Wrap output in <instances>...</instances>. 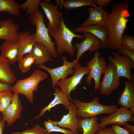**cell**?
Returning <instances> with one entry per match:
<instances>
[{
    "mask_svg": "<svg viewBox=\"0 0 134 134\" xmlns=\"http://www.w3.org/2000/svg\"><path fill=\"white\" fill-rule=\"evenodd\" d=\"M131 3L127 0L115 2L109 13L104 27L107 35L106 47L110 50L117 49L121 45L122 36L131 20L128 19L130 16L128 9Z\"/></svg>",
    "mask_w": 134,
    "mask_h": 134,
    "instance_id": "cell-1",
    "label": "cell"
},
{
    "mask_svg": "<svg viewBox=\"0 0 134 134\" xmlns=\"http://www.w3.org/2000/svg\"><path fill=\"white\" fill-rule=\"evenodd\" d=\"M49 32L50 36L55 40L56 51L58 55H62L65 52L70 56H73L76 49L72 43L73 39L75 38H85L84 35L75 34L70 30L66 25L63 18L59 26L55 29L49 30Z\"/></svg>",
    "mask_w": 134,
    "mask_h": 134,
    "instance_id": "cell-2",
    "label": "cell"
},
{
    "mask_svg": "<svg viewBox=\"0 0 134 134\" xmlns=\"http://www.w3.org/2000/svg\"><path fill=\"white\" fill-rule=\"evenodd\" d=\"M29 21L33 25L36 27V32L34 34L36 42L44 46L53 57H58V55L55 47L56 43L52 41L49 35V30L44 23L42 12L38 8L30 15Z\"/></svg>",
    "mask_w": 134,
    "mask_h": 134,
    "instance_id": "cell-3",
    "label": "cell"
},
{
    "mask_svg": "<svg viewBox=\"0 0 134 134\" xmlns=\"http://www.w3.org/2000/svg\"><path fill=\"white\" fill-rule=\"evenodd\" d=\"M48 75L42 70L37 69L28 77L22 79H18L15 84L11 86V89L14 94H21L25 96L29 101H34L33 93L37 90L39 83L45 79Z\"/></svg>",
    "mask_w": 134,
    "mask_h": 134,
    "instance_id": "cell-4",
    "label": "cell"
},
{
    "mask_svg": "<svg viewBox=\"0 0 134 134\" xmlns=\"http://www.w3.org/2000/svg\"><path fill=\"white\" fill-rule=\"evenodd\" d=\"M99 98L95 97L89 102H84L78 99L73 100L72 101L76 106L77 116L82 119L94 117L103 114H110L118 108L115 105H105L100 104Z\"/></svg>",
    "mask_w": 134,
    "mask_h": 134,
    "instance_id": "cell-5",
    "label": "cell"
},
{
    "mask_svg": "<svg viewBox=\"0 0 134 134\" xmlns=\"http://www.w3.org/2000/svg\"><path fill=\"white\" fill-rule=\"evenodd\" d=\"M100 55L98 50L95 51L93 58L87 63V65L89 72L85 82L88 85H90L92 83V79L94 80V92L96 90L99 91L101 77L107 67L105 59L103 57H100Z\"/></svg>",
    "mask_w": 134,
    "mask_h": 134,
    "instance_id": "cell-6",
    "label": "cell"
},
{
    "mask_svg": "<svg viewBox=\"0 0 134 134\" xmlns=\"http://www.w3.org/2000/svg\"><path fill=\"white\" fill-rule=\"evenodd\" d=\"M74 72L73 75L59 81L56 86L67 97L70 101L73 100L70 96L71 92L75 90L78 85L80 83L85 75H88L89 69L87 67H84L78 63L74 68Z\"/></svg>",
    "mask_w": 134,
    "mask_h": 134,
    "instance_id": "cell-7",
    "label": "cell"
},
{
    "mask_svg": "<svg viewBox=\"0 0 134 134\" xmlns=\"http://www.w3.org/2000/svg\"><path fill=\"white\" fill-rule=\"evenodd\" d=\"M63 60V65L60 67L54 68L48 67L43 65L37 66V67L43 69L47 71L49 74L52 80V87H56L57 83L60 80L67 78L70 74H73L74 68L79 63L76 59L71 62L67 60V57L64 56L62 57Z\"/></svg>",
    "mask_w": 134,
    "mask_h": 134,
    "instance_id": "cell-8",
    "label": "cell"
},
{
    "mask_svg": "<svg viewBox=\"0 0 134 134\" xmlns=\"http://www.w3.org/2000/svg\"><path fill=\"white\" fill-rule=\"evenodd\" d=\"M112 54L113 56H109L108 60L114 66L117 75L120 77L126 78L129 81H134L131 70L134 68V61L116 52H113Z\"/></svg>",
    "mask_w": 134,
    "mask_h": 134,
    "instance_id": "cell-9",
    "label": "cell"
},
{
    "mask_svg": "<svg viewBox=\"0 0 134 134\" xmlns=\"http://www.w3.org/2000/svg\"><path fill=\"white\" fill-rule=\"evenodd\" d=\"M103 77L100 81L99 91L101 94L107 96L117 90L120 85V79L117 75L113 66L110 63L104 73Z\"/></svg>",
    "mask_w": 134,
    "mask_h": 134,
    "instance_id": "cell-10",
    "label": "cell"
},
{
    "mask_svg": "<svg viewBox=\"0 0 134 134\" xmlns=\"http://www.w3.org/2000/svg\"><path fill=\"white\" fill-rule=\"evenodd\" d=\"M133 116L128 109L122 107L118 108L108 116L100 119V123L99 124V130L113 124L123 125L129 122L134 123Z\"/></svg>",
    "mask_w": 134,
    "mask_h": 134,
    "instance_id": "cell-11",
    "label": "cell"
},
{
    "mask_svg": "<svg viewBox=\"0 0 134 134\" xmlns=\"http://www.w3.org/2000/svg\"><path fill=\"white\" fill-rule=\"evenodd\" d=\"M77 109L75 105L70 101L68 108V113L63 115L60 121H53V123L60 127L69 129L74 134H79L81 129L79 126L76 117Z\"/></svg>",
    "mask_w": 134,
    "mask_h": 134,
    "instance_id": "cell-12",
    "label": "cell"
},
{
    "mask_svg": "<svg viewBox=\"0 0 134 134\" xmlns=\"http://www.w3.org/2000/svg\"><path fill=\"white\" fill-rule=\"evenodd\" d=\"M40 6L48 20L47 27L49 30L55 29L59 26L63 13L60 11L58 6L46 0L41 1Z\"/></svg>",
    "mask_w": 134,
    "mask_h": 134,
    "instance_id": "cell-13",
    "label": "cell"
},
{
    "mask_svg": "<svg viewBox=\"0 0 134 134\" xmlns=\"http://www.w3.org/2000/svg\"><path fill=\"white\" fill-rule=\"evenodd\" d=\"M22 105L19 94H13L9 104L2 113V119L7 123L8 126L12 125L17 120L20 118L22 110Z\"/></svg>",
    "mask_w": 134,
    "mask_h": 134,
    "instance_id": "cell-14",
    "label": "cell"
},
{
    "mask_svg": "<svg viewBox=\"0 0 134 134\" xmlns=\"http://www.w3.org/2000/svg\"><path fill=\"white\" fill-rule=\"evenodd\" d=\"M83 34L85 39L80 42L75 44L77 50L76 59L77 61L87 51L90 52L95 51L102 48L101 42L99 39L90 33H84Z\"/></svg>",
    "mask_w": 134,
    "mask_h": 134,
    "instance_id": "cell-15",
    "label": "cell"
},
{
    "mask_svg": "<svg viewBox=\"0 0 134 134\" xmlns=\"http://www.w3.org/2000/svg\"><path fill=\"white\" fill-rule=\"evenodd\" d=\"M18 44V54L17 62L24 57L25 55L30 53L36 42L34 34H31L28 31L19 33L17 41Z\"/></svg>",
    "mask_w": 134,
    "mask_h": 134,
    "instance_id": "cell-16",
    "label": "cell"
},
{
    "mask_svg": "<svg viewBox=\"0 0 134 134\" xmlns=\"http://www.w3.org/2000/svg\"><path fill=\"white\" fill-rule=\"evenodd\" d=\"M88 10V18L79 27L96 25L104 27L109 13L104 10L103 7L99 6L96 8L89 6Z\"/></svg>",
    "mask_w": 134,
    "mask_h": 134,
    "instance_id": "cell-17",
    "label": "cell"
},
{
    "mask_svg": "<svg viewBox=\"0 0 134 134\" xmlns=\"http://www.w3.org/2000/svg\"><path fill=\"white\" fill-rule=\"evenodd\" d=\"M20 27L19 24L14 23L11 19L0 21V39L4 41H17Z\"/></svg>",
    "mask_w": 134,
    "mask_h": 134,
    "instance_id": "cell-18",
    "label": "cell"
},
{
    "mask_svg": "<svg viewBox=\"0 0 134 134\" xmlns=\"http://www.w3.org/2000/svg\"><path fill=\"white\" fill-rule=\"evenodd\" d=\"M54 91V97L53 99L47 106L42 108L39 114L31 121L41 117L44 115L46 111L49 112L52 108L59 104L63 105L66 109H68L70 101L67 97L58 87L55 88Z\"/></svg>",
    "mask_w": 134,
    "mask_h": 134,
    "instance_id": "cell-19",
    "label": "cell"
},
{
    "mask_svg": "<svg viewBox=\"0 0 134 134\" xmlns=\"http://www.w3.org/2000/svg\"><path fill=\"white\" fill-rule=\"evenodd\" d=\"M125 88L117 101L122 107L128 109L134 107V81L125 80Z\"/></svg>",
    "mask_w": 134,
    "mask_h": 134,
    "instance_id": "cell-20",
    "label": "cell"
},
{
    "mask_svg": "<svg viewBox=\"0 0 134 134\" xmlns=\"http://www.w3.org/2000/svg\"><path fill=\"white\" fill-rule=\"evenodd\" d=\"M0 56L10 64H13L17 62L18 53L17 41H4L0 47Z\"/></svg>",
    "mask_w": 134,
    "mask_h": 134,
    "instance_id": "cell-21",
    "label": "cell"
},
{
    "mask_svg": "<svg viewBox=\"0 0 134 134\" xmlns=\"http://www.w3.org/2000/svg\"><path fill=\"white\" fill-rule=\"evenodd\" d=\"M74 31L76 32L83 33H88L91 34L100 40L101 48L106 47L107 35L106 30L104 27L96 25L79 27L75 29Z\"/></svg>",
    "mask_w": 134,
    "mask_h": 134,
    "instance_id": "cell-22",
    "label": "cell"
},
{
    "mask_svg": "<svg viewBox=\"0 0 134 134\" xmlns=\"http://www.w3.org/2000/svg\"><path fill=\"white\" fill-rule=\"evenodd\" d=\"M30 53L34 58V64L37 66L42 65L49 61H53L50 57L51 55L49 51L41 44L36 43Z\"/></svg>",
    "mask_w": 134,
    "mask_h": 134,
    "instance_id": "cell-23",
    "label": "cell"
},
{
    "mask_svg": "<svg viewBox=\"0 0 134 134\" xmlns=\"http://www.w3.org/2000/svg\"><path fill=\"white\" fill-rule=\"evenodd\" d=\"M10 64L0 56V81L11 85L16 78Z\"/></svg>",
    "mask_w": 134,
    "mask_h": 134,
    "instance_id": "cell-24",
    "label": "cell"
},
{
    "mask_svg": "<svg viewBox=\"0 0 134 134\" xmlns=\"http://www.w3.org/2000/svg\"><path fill=\"white\" fill-rule=\"evenodd\" d=\"M77 118L79 126L83 130L82 134H95L99 130L97 116L87 119Z\"/></svg>",
    "mask_w": 134,
    "mask_h": 134,
    "instance_id": "cell-25",
    "label": "cell"
},
{
    "mask_svg": "<svg viewBox=\"0 0 134 134\" xmlns=\"http://www.w3.org/2000/svg\"><path fill=\"white\" fill-rule=\"evenodd\" d=\"M20 4L13 0H0V13L6 12L18 18L20 15Z\"/></svg>",
    "mask_w": 134,
    "mask_h": 134,
    "instance_id": "cell-26",
    "label": "cell"
},
{
    "mask_svg": "<svg viewBox=\"0 0 134 134\" xmlns=\"http://www.w3.org/2000/svg\"><path fill=\"white\" fill-rule=\"evenodd\" d=\"M87 6L96 8L97 6L94 0H66L60 6L67 10L74 9Z\"/></svg>",
    "mask_w": 134,
    "mask_h": 134,
    "instance_id": "cell-27",
    "label": "cell"
},
{
    "mask_svg": "<svg viewBox=\"0 0 134 134\" xmlns=\"http://www.w3.org/2000/svg\"><path fill=\"white\" fill-rule=\"evenodd\" d=\"M18 62L19 69L22 73H25L29 71L32 65L34 64L35 60L33 56L30 53L26 55Z\"/></svg>",
    "mask_w": 134,
    "mask_h": 134,
    "instance_id": "cell-28",
    "label": "cell"
},
{
    "mask_svg": "<svg viewBox=\"0 0 134 134\" xmlns=\"http://www.w3.org/2000/svg\"><path fill=\"white\" fill-rule=\"evenodd\" d=\"M11 92L4 91L0 93V111L2 113L6 110L11 102L13 95Z\"/></svg>",
    "mask_w": 134,
    "mask_h": 134,
    "instance_id": "cell-29",
    "label": "cell"
},
{
    "mask_svg": "<svg viewBox=\"0 0 134 134\" xmlns=\"http://www.w3.org/2000/svg\"><path fill=\"white\" fill-rule=\"evenodd\" d=\"M41 0H27L20 4V8L23 10H26V13L30 15L38 8Z\"/></svg>",
    "mask_w": 134,
    "mask_h": 134,
    "instance_id": "cell-30",
    "label": "cell"
},
{
    "mask_svg": "<svg viewBox=\"0 0 134 134\" xmlns=\"http://www.w3.org/2000/svg\"><path fill=\"white\" fill-rule=\"evenodd\" d=\"M121 45L124 47L134 51V36L130 34H123L121 39Z\"/></svg>",
    "mask_w": 134,
    "mask_h": 134,
    "instance_id": "cell-31",
    "label": "cell"
},
{
    "mask_svg": "<svg viewBox=\"0 0 134 134\" xmlns=\"http://www.w3.org/2000/svg\"><path fill=\"white\" fill-rule=\"evenodd\" d=\"M47 131L45 129L36 125L31 128L21 132H14L11 134H46Z\"/></svg>",
    "mask_w": 134,
    "mask_h": 134,
    "instance_id": "cell-32",
    "label": "cell"
},
{
    "mask_svg": "<svg viewBox=\"0 0 134 134\" xmlns=\"http://www.w3.org/2000/svg\"><path fill=\"white\" fill-rule=\"evenodd\" d=\"M117 50L119 54L128 57L134 61V51L124 47L121 45L119 46Z\"/></svg>",
    "mask_w": 134,
    "mask_h": 134,
    "instance_id": "cell-33",
    "label": "cell"
},
{
    "mask_svg": "<svg viewBox=\"0 0 134 134\" xmlns=\"http://www.w3.org/2000/svg\"><path fill=\"white\" fill-rule=\"evenodd\" d=\"M113 129L114 134H130L124 128L121 127L120 125L113 124L111 127Z\"/></svg>",
    "mask_w": 134,
    "mask_h": 134,
    "instance_id": "cell-34",
    "label": "cell"
},
{
    "mask_svg": "<svg viewBox=\"0 0 134 134\" xmlns=\"http://www.w3.org/2000/svg\"><path fill=\"white\" fill-rule=\"evenodd\" d=\"M52 132H59L64 134H74L69 129L62 128L55 124L51 131L50 133Z\"/></svg>",
    "mask_w": 134,
    "mask_h": 134,
    "instance_id": "cell-35",
    "label": "cell"
},
{
    "mask_svg": "<svg viewBox=\"0 0 134 134\" xmlns=\"http://www.w3.org/2000/svg\"><path fill=\"white\" fill-rule=\"evenodd\" d=\"M44 124L45 129L47 131L46 134H48L50 133L51 131L55 125L53 121L50 119H48L47 121H44Z\"/></svg>",
    "mask_w": 134,
    "mask_h": 134,
    "instance_id": "cell-36",
    "label": "cell"
},
{
    "mask_svg": "<svg viewBox=\"0 0 134 134\" xmlns=\"http://www.w3.org/2000/svg\"><path fill=\"white\" fill-rule=\"evenodd\" d=\"M96 4L98 5L99 6L105 7H107L108 5L110 4L112 1V0H94Z\"/></svg>",
    "mask_w": 134,
    "mask_h": 134,
    "instance_id": "cell-37",
    "label": "cell"
},
{
    "mask_svg": "<svg viewBox=\"0 0 134 134\" xmlns=\"http://www.w3.org/2000/svg\"><path fill=\"white\" fill-rule=\"evenodd\" d=\"M95 134H114L111 128H105L98 130Z\"/></svg>",
    "mask_w": 134,
    "mask_h": 134,
    "instance_id": "cell-38",
    "label": "cell"
},
{
    "mask_svg": "<svg viewBox=\"0 0 134 134\" xmlns=\"http://www.w3.org/2000/svg\"><path fill=\"white\" fill-rule=\"evenodd\" d=\"M11 87L10 85L0 82V93L4 91H12Z\"/></svg>",
    "mask_w": 134,
    "mask_h": 134,
    "instance_id": "cell-39",
    "label": "cell"
},
{
    "mask_svg": "<svg viewBox=\"0 0 134 134\" xmlns=\"http://www.w3.org/2000/svg\"><path fill=\"white\" fill-rule=\"evenodd\" d=\"M123 128L127 131L130 134H134V126L129 124L128 122L124 124Z\"/></svg>",
    "mask_w": 134,
    "mask_h": 134,
    "instance_id": "cell-40",
    "label": "cell"
},
{
    "mask_svg": "<svg viewBox=\"0 0 134 134\" xmlns=\"http://www.w3.org/2000/svg\"><path fill=\"white\" fill-rule=\"evenodd\" d=\"M5 121L0 114V134H3V131L5 127Z\"/></svg>",
    "mask_w": 134,
    "mask_h": 134,
    "instance_id": "cell-41",
    "label": "cell"
},
{
    "mask_svg": "<svg viewBox=\"0 0 134 134\" xmlns=\"http://www.w3.org/2000/svg\"><path fill=\"white\" fill-rule=\"evenodd\" d=\"M129 109L130 111L133 115H134V107H132L130 108Z\"/></svg>",
    "mask_w": 134,
    "mask_h": 134,
    "instance_id": "cell-42",
    "label": "cell"
},
{
    "mask_svg": "<svg viewBox=\"0 0 134 134\" xmlns=\"http://www.w3.org/2000/svg\"><path fill=\"white\" fill-rule=\"evenodd\" d=\"M64 134L61 133V134Z\"/></svg>",
    "mask_w": 134,
    "mask_h": 134,
    "instance_id": "cell-43",
    "label": "cell"
}]
</instances>
